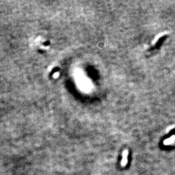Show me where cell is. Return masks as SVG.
<instances>
[{"instance_id": "7a4b0ae2", "label": "cell", "mask_w": 175, "mask_h": 175, "mask_svg": "<svg viewBox=\"0 0 175 175\" xmlns=\"http://www.w3.org/2000/svg\"><path fill=\"white\" fill-rule=\"evenodd\" d=\"M175 142V135H173V136H171L170 138H168L165 139L163 141V144L165 145H171Z\"/></svg>"}, {"instance_id": "6da1fadb", "label": "cell", "mask_w": 175, "mask_h": 175, "mask_svg": "<svg viewBox=\"0 0 175 175\" xmlns=\"http://www.w3.org/2000/svg\"><path fill=\"white\" fill-rule=\"evenodd\" d=\"M128 150H124L123 152V157H122V160L121 162V165L122 167H125L127 163V157H128Z\"/></svg>"}]
</instances>
